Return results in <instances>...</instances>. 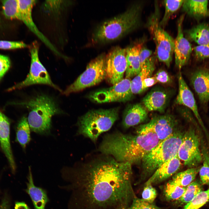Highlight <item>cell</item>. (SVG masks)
I'll return each instance as SVG.
<instances>
[{"label":"cell","instance_id":"obj_2","mask_svg":"<svg viewBox=\"0 0 209 209\" xmlns=\"http://www.w3.org/2000/svg\"><path fill=\"white\" fill-rule=\"evenodd\" d=\"M161 141L153 131L142 125L137 127L136 134L116 132L106 135L99 149L103 154L112 156L118 162L132 165L141 163Z\"/></svg>","mask_w":209,"mask_h":209},{"label":"cell","instance_id":"obj_15","mask_svg":"<svg viewBox=\"0 0 209 209\" xmlns=\"http://www.w3.org/2000/svg\"><path fill=\"white\" fill-rule=\"evenodd\" d=\"M190 80L201 105L206 109L209 101V69L197 68L191 73Z\"/></svg>","mask_w":209,"mask_h":209},{"label":"cell","instance_id":"obj_41","mask_svg":"<svg viewBox=\"0 0 209 209\" xmlns=\"http://www.w3.org/2000/svg\"><path fill=\"white\" fill-rule=\"evenodd\" d=\"M15 209H30L27 205L24 202H16Z\"/></svg>","mask_w":209,"mask_h":209},{"label":"cell","instance_id":"obj_33","mask_svg":"<svg viewBox=\"0 0 209 209\" xmlns=\"http://www.w3.org/2000/svg\"><path fill=\"white\" fill-rule=\"evenodd\" d=\"M209 201V188L198 193L183 209H199Z\"/></svg>","mask_w":209,"mask_h":209},{"label":"cell","instance_id":"obj_42","mask_svg":"<svg viewBox=\"0 0 209 209\" xmlns=\"http://www.w3.org/2000/svg\"><path fill=\"white\" fill-rule=\"evenodd\" d=\"M0 209H10L9 200L7 197H4L0 204Z\"/></svg>","mask_w":209,"mask_h":209},{"label":"cell","instance_id":"obj_14","mask_svg":"<svg viewBox=\"0 0 209 209\" xmlns=\"http://www.w3.org/2000/svg\"><path fill=\"white\" fill-rule=\"evenodd\" d=\"M178 123L174 116L165 114L155 116L148 123L143 125L153 131L162 141L179 130Z\"/></svg>","mask_w":209,"mask_h":209},{"label":"cell","instance_id":"obj_17","mask_svg":"<svg viewBox=\"0 0 209 209\" xmlns=\"http://www.w3.org/2000/svg\"><path fill=\"white\" fill-rule=\"evenodd\" d=\"M18 1L20 15V20L52 51L60 55V53L54 46L39 30L33 20L32 10L37 1L34 0Z\"/></svg>","mask_w":209,"mask_h":209},{"label":"cell","instance_id":"obj_35","mask_svg":"<svg viewBox=\"0 0 209 209\" xmlns=\"http://www.w3.org/2000/svg\"><path fill=\"white\" fill-rule=\"evenodd\" d=\"M142 199L150 203H153L157 195L156 189L151 184L145 185L142 193Z\"/></svg>","mask_w":209,"mask_h":209},{"label":"cell","instance_id":"obj_12","mask_svg":"<svg viewBox=\"0 0 209 209\" xmlns=\"http://www.w3.org/2000/svg\"><path fill=\"white\" fill-rule=\"evenodd\" d=\"M126 48L116 47L106 56V78L112 85L122 80L127 67Z\"/></svg>","mask_w":209,"mask_h":209},{"label":"cell","instance_id":"obj_27","mask_svg":"<svg viewBox=\"0 0 209 209\" xmlns=\"http://www.w3.org/2000/svg\"><path fill=\"white\" fill-rule=\"evenodd\" d=\"M201 166L188 168L186 170L174 174L171 180L177 185L183 187H186L194 179L199 173Z\"/></svg>","mask_w":209,"mask_h":209},{"label":"cell","instance_id":"obj_34","mask_svg":"<svg viewBox=\"0 0 209 209\" xmlns=\"http://www.w3.org/2000/svg\"><path fill=\"white\" fill-rule=\"evenodd\" d=\"M127 209H163L156 206L154 203L146 201L136 196L133 199L132 201Z\"/></svg>","mask_w":209,"mask_h":209},{"label":"cell","instance_id":"obj_21","mask_svg":"<svg viewBox=\"0 0 209 209\" xmlns=\"http://www.w3.org/2000/svg\"><path fill=\"white\" fill-rule=\"evenodd\" d=\"M148 111L140 103L131 105L125 109L123 115L122 125L127 129L144 122L148 117Z\"/></svg>","mask_w":209,"mask_h":209},{"label":"cell","instance_id":"obj_26","mask_svg":"<svg viewBox=\"0 0 209 209\" xmlns=\"http://www.w3.org/2000/svg\"><path fill=\"white\" fill-rule=\"evenodd\" d=\"M30 130L27 118L25 116L22 117L16 126V141L24 150L31 140Z\"/></svg>","mask_w":209,"mask_h":209},{"label":"cell","instance_id":"obj_31","mask_svg":"<svg viewBox=\"0 0 209 209\" xmlns=\"http://www.w3.org/2000/svg\"><path fill=\"white\" fill-rule=\"evenodd\" d=\"M186 188L179 185L170 180L164 187L163 194L167 201H176L182 196Z\"/></svg>","mask_w":209,"mask_h":209},{"label":"cell","instance_id":"obj_5","mask_svg":"<svg viewBox=\"0 0 209 209\" xmlns=\"http://www.w3.org/2000/svg\"><path fill=\"white\" fill-rule=\"evenodd\" d=\"M184 132L179 130L147 154L142 159L141 180L150 176L162 164L177 156Z\"/></svg>","mask_w":209,"mask_h":209},{"label":"cell","instance_id":"obj_7","mask_svg":"<svg viewBox=\"0 0 209 209\" xmlns=\"http://www.w3.org/2000/svg\"><path fill=\"white\" fill-rule=\"evenodd\" d=\"M160 10L156 2L154 11L148 19L146 26L155 43L159 61L169 67L174 54V39L160 26Z\"/></svg>","mask_w":209,"mask_h":209},{"label":"cell","instance_id":"obj_25","mask_svg":"<svg viewBox=\"0 0 209 209\" xmlns=\"http://www.w3.org/2000/svg\"><path fill=\"white\" fill-rule=\"evenodd\" d=\"M188 38L199 45L209 46V25L200 24L187 30Z\"/></svg>","mask_w":209,"mask_h":209},{"label":"cell","instance_id":"obj_8","mask_svg":"<svg viewBox=\"0 0 209 209\" xmlns=\"http://www.w3.org/2000/svg\"><path fill=\"white\" fill-rule=\"evenodd\" d=\"M105 57L102 54L91 61L85 71L67 87L63 94L67 96L97 84L106 78Z\"/></svg>","mask_w":209,"mask_h":209},{"label":"cell","instance_id":"obj_11","mask_svg":"<svg viewBox=\"0 0 209 209\" xmlns=\"http://www.w3.org/2000/svg\"><path fill=\"white\" fill-rule=\"evenodd\" d=\"M130 78H123L110 87L96 91L89 98L98 103L126 102L130 100L133 94L131 88Z\"/></svg>","mask_w":209,"mask_h":209},{"label":"cell","instance_id":"obj_9","mask_svg":"<svg viewBox=\"0 0 209 209\" xmlns=\"http://www.w3.org/2000/svg\"><path fill=\"white\" fill-rule=\"evenodd\" d=\"M30 49L31 64L29 74L24 81L9 88L7 91L20 89L34 84H43L49 85L62 92L61 89L53 82L47 71L39 60L37 42H33Z\"/></svg>","mask_w":209,"mask_h":209},{"label":"cell","instance_id":"obj_36","mask_svg":"<svg viewBox=\"0 0 209 209\" xmlns=\"http://www.w3.org/2000/svg\"><path fill=\"white\" fill-rule=\"evenodd\" d=\"M196 60L201 61L209 58V46L198 45L193 48Z\"/></svg>","mask_w":209,"mask_h":209},{"label":"cell","instance_id":"obj_40","mask_svg":"<svg viewBox=\"0 0 209 209\" xmlns=\"http://www.w3.org/2000/svg\"><path fill=\"white\" fill-rule=\"evenodd\" d=\"M157 82V80L154 76L145 79L142 83V89L143 91L149 87L154 85Z\"/></svg>","mask_w":209,"mask_h":209},{"label":"cell","instance_id":"obj_32","mask_svg":"<svg viewBox=\"0 0 209 209\" xmlns=\"http://www.w3.org/2000/svg\"><path fill=\"white\" fill-rule=\"evenodd\" d=\"M184 0H164L165 13L160 20V25L163 28L167 24L171 16L182 7Z\"/></svg>","mask_w":209,"mask_h":209},{"label":"cell","instance_id":"obj_19","mask_svg":"<svg viewBox=\"0 0 209 209\" xmlns=\"http://www.w3.org/2000/svg\"><path fill=\"white\" fill-rule=\"evenodd\" d=\"M170 93L165 89L156 87L152 89L142 100L148 111L163 112L169 102Z\"/></svg>","mask_w":209,"mask_h":209},{"label":"cell","instance_id":"obj_24","mask_svg":"<svg viewBox=\"0 0 209 209\" xmlns=\"http://www.w3.org/2000/svg\"><path fill=\"white\" fill-rule=\"evenodd\" d=\"M208 0H184L182 7L183 12L197 20L208 15Z\"/></svg>","mask_w":209,"mask_h":209},{"label":"cell","instance_id":"obj_23","mask_svg":"<svg viewBox=\"0 0 209 209\" xmlns=\"http://www.w3.org/2000/svg\"><path fill=\"white\" fill-rule=\"evenodd\" d=\"M28 180L26 191L30 196L35 209H45L46 204L49 201L46 191L34 185L30 167H29Z\"/></svg>","mask_w":209,"mask_h":209},{"label":"cell","instance_id":"obj_28","mask_svg":"<svg viewBox=\"0 0 209 209\" xmlns=\"http://www.w3.org/2000/svg\"><path fill=\"white\" fill-rule=\"evenodd\" d=\"M202 184L201 181L198 180L193 181L186 187L182 196L175 201L176 204L181 206L189 203L198 193L202 191Z\"/></svg>","mask_w":209,"mask_h":209},{"label":"cell","instance_id":"obj_38","mask_svg":"<svg viewBox=\"0 0 209 209\" xmlns=\"http://www.w3.org/2000/svg\"><path fill=\"white\" fill-rule=\"evenodd\" d=\"M11 65L10 61L7 56L0 54V81L8 71Z\"/></svg>","mask_w":209,"mask_h":209},{"label":"cell","instance_id":"obj_4","mask_svg":"<svg viewBox=\"0 0 209 209\" xmlns=\"http://www.w3.org/2000/svg\"><path fill=\"white\" fill-rule=\"evenodd\" d=\"M29 110L27 120L31 130L40 135H48L52 127V118L62 112L51 98L38 95L25 102L18 103Z\"/></svg>","mask_w":209,"mask_h":209},{"label":"cell","instance_id":"obj_6","mask_svg":"<svg viewBox=\"0 0 209 209\" xmlns=\"http://www.w3.org/2000/svg\"><path fill=\"white\" fill-rule=\"evenodd\" d=\"M118 108L88 111L78 119V133L95 142L102 133L109 129L118 118Z\"/></svg>","mask_w":209,"mask_h":209},{"label":"cell","instance_id":"obj_13","mask_svg":"<svg viewBox=\"0 0 209 209\" xmlns=\"http://www.w3.org/2000/svg\"><path fill=\"white\" fill-rule=\"evenodd\" d=\"M141 70L140 73L131 80V90L134 94L143 92L142 83L145 79L151 77L155 69V58L153 52L143 45L140 53Z\"/></svg>","mask_w":209,"mask_h":209},{"label":"cell","instance_id":"obj_18","mask_svg":"<svg viewBox=\"0 0 209 209\" xmlns=\"http://www.w3.org/2000/svg\"><path fill=\"white\" fill-rule=\"evenodd\" d=\"M178 78L179 92L176 100V103L188 107L193 112L206 135L208 136V133L199 114L193 93L185 82L180 72L178 74Z\"/></svg>","mask_w":209,"mask_h":209},{"label":"cell","instance_id":"obj_20","mask_svg":"<svg viewBox=\"0 0 209 209\" xmlns=\"http://www.w3.org/2000/svg\"><path fill=\"white\" fill-rule=\"evenodd\" d=\"M181 160L177 156L160 165L149 177L145 185L160 183L173 176L181 167Z\"/></svg>","mask_w":209,"mask_h":209},{"label":"cell","instance_id":"obj_22","mask_svg":"<svg viewBox=\"0 0 209 209\" xmlns=\"http://www.w3.org/2000/svg\"><path fill=\"white\" fill-rule=\"evenodd\" d=\"M143 45L142 43H137L126 48V78L134 77L140 72V53Z\"/></svg>","mask_w":209,"mask_h":209},{"label":"cell","instance_id":"obj_37","mask_svg":"<svg viewBox=\"0 0 209 209\" xmlns=\"http://www.w3.org/2000/svg\"><path fill=\"white\" fill-rule=\"evenodd\" d=\"M27 45L22 42L0 40V49L10 50L26 48Z\"/></svg>","mask_w":209,"mask_h":209},{"label":"cell","instance_id":"obj_3","mask_svg":"<svg viewBox=\"0 0 209 209\" xmlns=\"http://www.w3.org/2000/svg\"><path fill=\"white\" fill-rule=\"evenodd\" d=\"M143 4L133 5L123 13L100 24L94 32L95 43H105L116 40L138 28L141 24Z\"/></svg>","mask_w":209,"mask_h":209},{"label":"cell","instance_id":"obj_43","mask_svg":"<svg viewBox=\"0 0 209 209\" xmlns=\"http://www.w3.org/2000/svg\"><path fill=\"white\" fill-rule=\"evenodd\" d=\"M208 15L209 16V9L208 10Z\"/></svg>","mask_w":209,"mask_h":209},{"label":"cell","instance_id":"obj_10","mask_svg":"<svg viewBox=\"0 0 209 209\" xmlns=\"http://www.w3.org/2000/svg\"><path fill=\"white\" fill-rule=\"evenodd\" d=\"M177 156L188 168L197 167L202 162L200 138L193 128L184 132Z\"/></svg>","mask_w":209,"mask_h":209},{"label":"cell","instance_id":"obj_1","mask_svg":"<svg viewBox=\"0 0 209 209\" xmlns=\"http://www.w3.org/2000/svg\"><path fill=\"white\" fill-rule=\"evenodd\" d=\"M105 156L79 167L62 169V176L70 183L67 188L72 191L70 209H127L136 196L132 165Z\"/></svg>","mask_w":209,"mask_h":209},{"label":"cell","instance_id":"obj_29","mask_svg":"<svg viewBox=\"0 0 209 209\" xmlns=\"http://www.w3.org/2000/svg\"><path fill=\"white\" fill-rule=\"evenodd\" d=\"M201 149L203 164L199 173L201 181L202 184H209V149L201 141Z\"/></svg>","mask_w":209,"mask_h":209},{"label":"cell","instance_id":"obj_39","mask_svg":"<svg viewBox=\"0 0 209 209\" xmlns=\"http://www.w3.org/2000/svg\"><path fill=\"white\" fill-rule=\"evenodd\" d=\"M154 76L156 78L158 82L162 84H169L171 81L168 74L164 70H159Z\"/></svg>","mask_w":209,"mask_h":209},{"label":"cell","instance_id":"obj_16","mask_svg":"<svg viewBox=\"0 0 209 209\" xmlns=\"http://www.w3.org/2000/svg\"><path fill=\"white\" fill-rule=\"evenodd\" d=\"M184 17V15H182L178 21L177 33L174 39L175 63L179 70L188 63L192 51L190 43L183 35L182 24Z\"/></svg>","mask_w":209,"mask_h":209},{"label":"cell","instance_id":"obj_30","mask_svg":"<svg viewBox=\"0 0 209 209\" xmlns=\"http://www.w3.org/2000/svg\"><path fill=\"white\" fill-rule=\"evenodd\" d=\"M1 3L3 13L6 18L20 20L18 0H3Z\"/></svg>","mask_w":209,"mask_h":209}]
</instances>
